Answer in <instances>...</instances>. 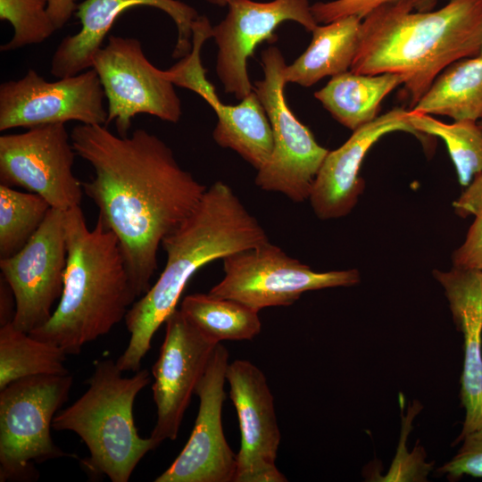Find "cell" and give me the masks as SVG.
I'll use <instances>...</instances> for the list:
<instances>
[{
    "instance_id": "1",
    "label": "cell",
    "mask_w": 482,
    "mask_h": 482,
    "mask_svg": "<svg viewBox=\"0 0 482 482\" xmlns=\"http://www.w3.org/2000/svg\"><path fill=\"white\" fill-rule=\"evenodd\" d=\"M71 137L76 154L94 170L82 182L84 194L117 237L132 288L141 297L152 286L163 238L193 212L207 187L145 129L121 137L104 125L80 123Z\"/></svg>"
},
{
    "instance_id": "2",
    "label": "cell",
    "mask_w": 482,
    "mask_h": 482,
    "mask_svg": "<svg viewBox=\"0 0 482 482\" xmlns=\"http://www.w3.org/2000/svg\"><path fill=\"white\" fill-rule=\"evenodd\" d=\"M268 241L262 225L232 188L222 181L213 183L193 212L163 238L164 269L125 316L130 337L116 361L119 369L122 372L140 370L154 335L177 309L185 287L199 269Z\"/></svg>"
},
{
    "instance_id": "3",
    "label": "cell",
    "mask_w": 482,
    "mask_h": 482,
    "mask_svg": "<svg viewBox=\"0 0 482 482\" xmlns=\"http://www.w3.org/2000/svg\"><path fill=\"white\" fill-rule=\"evenodd\" d=\"M362 20L350 71L402 75L411 108L446 67L481 52L482 0H450L436 11H414L399 0Z\"/></svg>"
},
{
    "instance_id": "4",
    "label": "cell",
    "mask_w": 482,
    "mask_h": 482,
    "mask_svg": "<svg viewBox=\"0 0 482 482\" xmlns=\"http://www.w3.org/2000/svg\"><path fill=\"white\" fill-rule=\"evenodd\" d=\"M67 265L62 296L51 318L29 333L67 354L108 334L135 303L120 242L98 219L89 229L79 206L66 212Z\"/></svg>"
},
{
    "instance_id": "5",
    "label": "cell",
    "mask_w": 482,
    "mask_h": 482,
    "mask_svg": "<svg viewBox=\"0 0 482 482\" xmlns=\"http://www.w3.org/2000/svg\"><path fill=\"white\" fill-rule=\"evenodd\" d=\"M150 381L145 369L125 378L113 360L98 361L87 391L55 414L52 428L72 431L87 445L89 456L81 465L90 475L127 482L142 458L159 446L151 436H139L133 418L135 399Z\"/></svg>"
},
{
    "instance_id": "6",
    "label": "cell",
    "mask_w": 482,
    "mask_h": 482,
    "mask_svg": "<svg viewBox=\"0 0 482 482\" xmlns=\"http://www.w3.org/2000/svg\"><path fill=\"white\" fill-rule=\"evenodd\" d=\"M71 375L22 378L0 390V481L31 480L42 462L76 454L63 452L53 441L52 423L66 403Z\"/></svg>"
},
{
    "instance_id": "7",
    "label": "cell",
    "mask_w": 482,
    "mask_h": 482,
    "mask_svg": "<svg viewBox=\"0 0 482 482\" xmlns=\"http://www.w3.org/2000/svg\"><path fill=\"white\" fill-rule=\"evenodd\" d=\"M264 78L253 86L270 122L273 149L268 162L257 170L255 185L300 203L309 199L319 169L329 152L320 145L311 130L288 107L280 50L266 48L261 54Z\"/></svg>"
},
{
    "instance_id": "8",
    "label": "cell",
    "mask_w": 482,
    "mask_h": 482,
    "mask_svg": "<svg viewBox=\"0 0 482 482\" xmlns=\"http://www.w3.org/2000/svg\"><path fill=\"white\" fill-rule=\"evenodd\" d=\"M222 262L224 277L209 293L238 301L257 312L292 305L307 291L360 282L355 269L314 271L270 241L231 253Z\"/></svg>"
},
{
    "instance_id": "9",
    "label": "cell",
    "mask_w": 482,
    "mask_h": 482,
    "mask_svg": "<svg viewBox=\"0 0 482 482\" xmlns=\"http://www.w3.org/2000/svg\"><path fill=\"white\" fill-rule=\"evenodd\" d=\"M91 68L107 100V125L114 121L118 135L128 136L133 118L140 113L172 123L180 120L175 85L149 62L138 39L109 36L95 53Z\"/></svg>"
},
{
    "instance_id": "10",
    "label": "cell",
    "mask_w": 482,
    "mask_h": 482,
    "mask_svg": "<svg viewBox=\"0 0 482 482\" xmlns=\"http://www.w3.org/2000/svg\"><path fill=\"white\" fill-rule=\"evenodd\" d=\"M76 152L62 123L0 137V184L20 187L64 212L79 206L82 182L72 171Z\"/></svg>"
},
{
    "instance_id": "11",
    "label": "cell",
    "mask_w": 482,
    "mask_h": 482,
    "mask_svg": "<svg viewBox=\"0 0 482 482\" xmlns=\"http://www.w3.org/2000/svg\"><path fill=\"white\" fill-rule=\"evenodd\" d=\"M104 92L93 68L47 81L29 69L0 85V131L76 120L107 126Z\"/></svg>"
},
{
    "instance_id": "12",
    "label": "cell",
    "mask_w": 482,
    "mask_h": 482,
    "mask_svg": "<svg viewBox=\"0 0 482 482\" xmlns=\"http://www.w3.org/2000/svg\"><path fill=\"white\" fill-rule=\"evenodd\" d=\"M66 212L51 208L39 229L14 255L0 259L1 276L15 297L12 324L30 333L51 318L67 265Z\"/></svg>"
},
{
    "instance_id": "13",
    "label": "cell",
    "mask_w": 482,
    "mask_h": 482,
    "mask_svg": "<svg viewBox=\"0 0 482 482\" xmlns=\"http://www.w3.org/2000/svg\"><path fill=\"white\" fill-rule=\"evenodd\" d=\"M225 18L212 27V38L218 46L216 73L224 91L242 100L253 85L247 71V60L256 46L277 41L276 29L293 21L312 32L319 24L309 0H228Z\"/></svg>"
},
{
    "instance_id": "14",
    "label": "cell",
    "mask_w": 482,
    "mask_h": 482,
    "mask_svg": "<svg viewBox=\"0 0 482 482\" xmlns=\"http://www.w3.org/2000/svg\"><path fill=\"white\" fill-rule=\"evenodd\" d=\"M164 323V340L152 367L157 420L150 436L158 445L177 438L185 411L218 344L180 309L174 310Z\"/></svg>"
},
{
    "instance_id": "15",
    "label": "cell",
    "mask_w": 482,
    "mask_h": 482,
    "mask_svg": "<svg viewBox=\"0 0 482 482\" xmlns=\"http://www.w3.org/2000/svg\"><path fill=\"white\" fill-rule=\"evenodd\" d=\"M228 365L229 352L218 343L195 391L200 403L189 439L155 482H234L237 453L226 440L221 420Z\"/></svg>"
},
{
    "instance_id": "16",
    "label": "cell",
    "mask_w": 482,
    "mask_h": 482,
    "mask_svg": "<svg viewBox=\"0 0 482 482\" xmlns=\"http://www.w3.org/2000/svg\"><path fill=\"white\" fill-rule=\"evenodd\" d=\"M226 379L241 434L234 482L287 481L276 466L281 434L265 375L251 362L236 360Z\"/></svg>"
},
{
    "instance_id": "17",
    "label": "cell",
    "mask_w": 482,
    "mask_h": 482,
    "mask_svg": "<svg viewBox=\"0 0 482 482\" xmlns=\"http://www.w3.org/2000/svg\"><path fill=\"white\" fill-rule=\"evenodd\" d=\"M394 131L412 134L425 147L430 146V136L418 131L409 120V111L402 108L353 130L340 147L328 153L314 179L309 200L319 219H337L353 210L364 189L359 171L365 155L384 135Z\"/></svg>"
},
{
    "instance_id": "18",
    "label": "cell",
    "mask_w": 482,
    "mask_h": 482,
    "mask_svg": "<svg viewBox=\"0 0 482 482\" xmlns=\"http://www.w3.org/2000/svg\"><path fill=\"white\" fill-rule=\"evenodd\" d=\"M136 6L157 8L168 14L177 28L174 59L187 55L193 46V24L200 16L197 11L179 0H85L77 6L75 15L80 29L65 37L51 59L50 72L63 78L79 74L92 67L95 53L103 46L115 21Z\"/></svg>"
},
{
    "instance_id": "19",
    "label": "cell",
    "mask_w": 482,
    "mask_h": 482,
    "mask_svg": "<svg viewBox=\"0 0 482 482\" xmlns=\"http://www.w3.org/2000/svg\"><path fill=\"white\" fill-rule=\"evenodd\" d=\"M434 276L445 288L453 321L463 335L461 400L465 418L460 442L482 428V270L453 266L446 272L436 270Z\"/></svg>"
},
{
    "instance_id": "20",
    "label": "cell",
    "mask_w": 482,
    "mask_h": 482,
    "mask_svg": "<svg viewBox=\"0 0 482 482\" xmlns=\"http://www.w3.org/2000/svg\"><path fill=\"white\" fill-rule=\"evenodd\" d=\"M362 23V19L350 15L318 25L307 49L285 66V83L311 87L325 77L348 71L360 44Z\"/></svg>"
},
{
    "instance_id": "21",
    "label": "cell",
    "mask_w": 482,
    "mask_h": 482,
    "mask_svg": "<svg viewBox=\"0 0 482 482\" xmlns=\"http://www.w3.org/2000/svg\"><path fill=\"white\" fill-rule=\"evenodd\" d=\"M404 78L396 73L361 74L351 71L331 78L314 93L335 120L353 131L378 117L382 100Z\"/></svg>"
},
{
    "instance_id": "22",
    "label": "cell",
    "mask_w": 482,
    "mask_h": 482,
    "mask_svg": "<svg viewBox=\"0 0 482 482\" xmlns=\"http://www.w3.org/2000/svg\"><path fill=\"white\" fill-rule=\"evenodd\" d=\"M208 104L218 118L212 132L217 145L235 151L256 170L262 168L272 153L273 135L257 95L253 91L236 105L224 104L218 96Z\"/></svg>"
},
{
    "instance_id": "23",
    "label": "cell",
    "mask_w": 482,
    "mask_h": 482,
    "mask_svg": "<svg viewBox=\"0 0 482 482\" xmlns=\"http://www.w3.org/2000/svg\"><path fill=\"white\" fill-rule=\"evenodd\" d=\"M411 110L454 120L482 119V55L463 58L446 67Z\"/></svg>"
},
{
    "instance_id": "24",
    "label": "cell",
    "mask_w": 482,
    "mask_h": 482,
    "mask_svg": "<svg viewBox=\"0 0 482 482\" xmlns=\"http://www.w3.org/2000/svg\"><path fill=\"white\" fill-rule=\"evenodd\" d=\"M180 311L204 334L217 343L251 340L262 329L259 312L238 301L210 293L186 295Z\"/></svg>"
},
{
    "instance_id": "25",
    "label": "cell",
    "mask_w": 482,
    "mask_h": 482,
    "mask_svg": "<svg viewBox=\"0 0 482 482\" xmlns=\"http://www.w3.org/2000/svg\"><path fill=\"white\" fill-rule=\"evenodd\" d=\"M68 354L59 346L32 337L12 322L0 327V390L36 375H68Z\"/></svg>"
},
{
    "instance_id": "26",
    "label": "cell",
    "mask_w": 482,
    "mask_h": 482,
    "mask_svg": "<svg viewBox=\"0 0 482 482\" xmlns=\"http://www.w3.org/2000/svg\"><path fill=\"white\" fill-rule=\"evenodd\" d=\"M409 120L420 133L445 141L461 186L467 187L482 172V128L478 121L464 120L445 123L412 110L409 111Z\"/></svg>"
},
{
    "instance_id": "27",
    "label": "cell",
    "mask_w": 482,
    "mask_h": 482,
    "mask_svg": "<svg viewBox=\"0 0 482 482\" xmlns=\"http://www.w3.org/2000/svg\"><path fill=\"white\" fill-rule=\"evenodd\" d=\"M52 207L40 195L0 184V259L22 249Z\"/></svg>"
},
{
    "instance_id": "28",
    "label": "cell",
    "mask_w": 482,
    "mask_h": 482,
    "mask_svg": "<svg viewBox=\"0 0 482 482\" xmlns=\"http://www.w3.org/2000/svg\"><path fill=\"white\" fill-rule=\"evenodd\" d=\"M0 20L9 21L13 28L12 38L1 46V52L40 44L57 30L47 0H0Z\"/></svg>"
},
{
    "instance_id": "29",
    "label": "cell",
    "mask_w": 482,
    "mask_h": 482,
    "mask_svg": "<svg viewBox=\"0 0 482 482\" xmlns=\"http://www.w3.org/2000/svg\"><path fill=\"white\" fill-rule=\"evenodd\" d=\"M453 205L459 216L475 217L463 244L453 254V266L482 270V172L474 177Z\"/></svg>"
},
{
    "instance_id": "30",
    "label": "cell",
    "mask_w": 482,
    "mask_h": 482,
    "mask_svg": "<svg viewBox=\"0 0 482 482\" xmlns=\"http://www.w3.org/2000/svg\"><path fill=\"white\" fill-rule=\"evenodd\" d=\"M458 453L438 469L450 480H457L464 475L482 478V428L474 430L462 439Z\"/></svg>"
},
{
    "instance_id": "31",
    "label": "cell",
    "mask_w": 482,
    "mask_h": 482,
    "mask_svg": "<svg viewBox=\"0 0 482 482\" xmlns=\"http://www.w3.org/2000/svg\"><path fill=\"white\" fill-rule=\"evenodd\" d=\"M399 0H333L312 4L317 23H328L342 17L354 15L363 19L375 8Z\"/></svg>"
},
{
    "instance_id": "32",
    "label": "cell",
    "mask_w": 482,
    "mask_h": 482,
    "mask_svg": "<svg viewBox=\"0 0 482 482\" xmlns=\"http://www.w3.org/2000/svg\"><path fill=\"white\" fill-rule=\"evenodd\" d=\"M77 6V0H47L48 12L57 29L75 14Z\"/></svg>"
},
{
    "instance_id": "33",
    "label": "cell",
    "mask_w": 482,
    "mask_h": 482,
    "mask_svg": "<svg viewBox=\"0 0 482 482\" xmlns=\"http://www.w3.org/2000/svg\"><path fill=\"white\" fill-rule=\"evenodd\" d=\"M16 311L14 294L1 276L0 278V327L13 322Z\"/></svg>"
},
{
    "instance_id": "34",
    "label": "cell",
    "mask_w": 482,
    "mask_h": 482,
    "mask_svg": "<svg viewBox=\"0 0 482 482\" xmlns=\"http://www.w3.org/2000/svg\"><path fill=\"white\" fill-rule=\"evenodd\" d=\"M414 11H430L437 0H403Z\"/></svg>"
},
{
    "instance_id": "35",
    "label": "cell",
    "mask_w": 482,
    "mask_h": 482,
    "mask_svg": "<svg viewBox=\"0 0 482 482\" xmlns=\"http://www.w3.org/2000/svg\"><path fill=\"white\" fill-rule=\"evenodd\" d=\"M205 1H207L208 3L212 4H215L219 6H225L227 5V2H228V0H205Z\"/></svg>"
},
{
    "instance_id": "36",
    "label": "cell",
    "mask_w": 482,
    "mask_h": 482,
    "mask_svg": "<svg viewBox=\"0 0 482 482\" xmlns=\"http://www.w3.org/2000/svg\"><path fill=\"white\" fill-rule=\"evenodd\" d=\"M479 126L482 128V120L478 121Z\"/></svg>"
},
{
    "instance_id": "37",
    "label": "cell",
    "mask_w": 482,
    "mask_h": 482,
    "mask_svg": "<svg viewBox=\"0 0 482 482\" xmlns=\"http://www.w3.org/2000/svg\"><path fill=\"white\" fill-rule=\"evenodd\" d=\"M480 54L482 55V47H481V52H480Z\"/></svg>"
}]
</instances>
